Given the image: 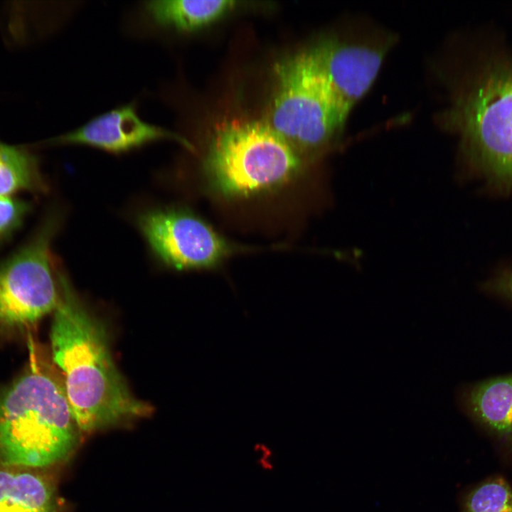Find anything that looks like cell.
<instances>
[{"label": "cell", "mask_w": 512, "mask_h": 512, "mask_svg": "<svg viewBox=\"0 0 512 512\" xmlns=\"http://www.w3.org/2000/svg\"><path fill=\"white\" fill-rule=\"evenodd\" d=\"M137 224L159 259L176 270L209 267L228 254L224 240L186 209L149 210L138 217Z\"/></svg>", "instance_id": "52a82bcc"}, {"label": "cell", "mask_w": 512, "mask_h": 512, "mask_svg": "<svg viewBox=\"0 0 512 512\" xmlns=\"http://www.w3.org/2000/svg\"><path fill=\"white\" fill-rule=\"evenodd\" d=\"M234 1L151 0L141 2L128 17V30L139 37H165L195 31L215 20Z\"/></svg>", "instance_id": "30bf717a"}, {"label": "cell", "mask_w": 512, "mask_h": 512, "mask_svg": "<svg viewBox=\"0 0 512 512\" xmlns=\"http://www.w3.org/2000/svg\"><path fill=\"white\" fill-rule=\"evenodd\" d=\"M204 165L220 193L245 196L288 181L300 161L294 148L269 123L232 122L215 132Z\"/></svg>", "instance_id": "3957f363"}, {"label": "cell", "mask_w": 512, "mask_h": 512, "mask_svg": "<svg viewBox=\"0 0 512 512\" xmlns=\"http://www.w3.org/2000/svg\"><path fill=\"white\" fill-rule=\"evenodd\" d=\"M454 114L474 155L495 178L512 186V70L489 75Z\"/></svg>", "instance_id": "8992f818"}, {"label": "cell", "mask_w": 512, "mask_h": 512, "mask_svg": "<svg viewBox=\"0 0 512 512\" xmlns=\"http://www.w3.org/2000/svg\"><path fill=\"white\" fill-rule=\"evenodd\" d=\"M457 400L475 422L512 446V374L464 387Z\"/></svg>", "instance_id": "8fae6325"}, {"label": "cell", "mask_w": 512, "mask_h": 512, "mask_svg": "<svg viewBox=\"0 0 512 512\" xmlns=\"http://www.w3.org/2000/svg\"><path fill=\"white\" fill-rule=\"evenodd\" d=\"M50 483L29 468L0 466V512H55Z\"/></svg>", "instance_id": "7c38bea8"}, {"label": "cell", "mask_w": 512, "mask_h": 512, "mask_svg": "<svg viewBox=\"0 0 512 512\" xmlns=\"http://www.w3.org/2000/svg\"><path fill=\"white\" fill-rule=\"evenodd\" d=\"M176 142L193 150L185 137L144 120L132 102L99 114L79 127L54 137L49 144L83 145L112 154H123L161 141Z\"/></svg>", "instance_id": "9c48e42d"}, {"label": "cell", "mask_w": 512, "mask_h": 512, "mask_svg": "<svg viewBox=\"0 0 512 512\" xmlns=\"http://www.w3.org/2000/svg\"><path fill=\"white\" fill-rule=\"evenodd\" d=\"M498 290L512 299V274L499 284Z\"/></svg>", "instance_id": "e0dca14e"}, {"label": "cell", "mask_w": 512, "mask_h": 512, "mask_svg": "<svg viewBox=\"0 0 512 512\" xmlns=\"http://www.w3.org/2000/svg\"><path fill=\"white\" fill-rule=\"evenodd\" d=\"M58 223L50 217L28 244L0 264V327L31 324L56 308L60 294L50 245Z\"/></svg>", "instance_id": "5b68a950"}, {"label": "cell", "mask_w": 512, "mask_h": 512, "mask_svg": "<svg viewBox=\"0 0 512 512\" xmlns=\"http://www.w3.org/2000/svg\"><path fill=\"white\" fill-rule=\"evenodd\" d=\"M462 512H512V488L501 477L487 479L464 496Z\"/></svg>", "instance_id": "5bb4252c"}, {"label": "cell", "mask_w": 512, "mask_h": 512, "mask_svg": "<svg viewBox=\"0 0 512 512\" xmlns=\"http://www.w3.org/2000/svg\"><path fill=\"white\" fill-rule=\"evenodd\" d=\"M80 429L63 383L32 369L0 393V464L25 468L66 459Z\"/></svg>", "instance_id": "7a4b0ae2"}, {"label": "cell", "mask_w": 512, "mask_h": 512, "mask_svg": "<svg viewBox=\"0 0 512 512\" xmlns=\"http://www.w3.org/2000/svg\"><path fill=\"white\" fill-rule=\"evenodd\" d=\"M50 331L53 359L80 431L92 432L149 415L151 407L129 390L112 358L104 324L82 303L61 271Z\"/></svg>", "instance_id": "6da1fadb"}, {"label": "cell", "mask_w": 512, "mask_h": 512, "mask_svg": "<svg viewBox=\"0 0 512 512\" xmlns=\"http://www.w3.org/2000/svg\"><path fill=\"white\" fill-rule=\"evenodd\" d=\"M392 38H327L312 50L328 85L348 117L375 81Z\"/></svg>", "instance_id": "ba28073f"}, {"label": "cell", "mask_w": 512, "mask_h": 512, "mask_svg": "<svg viewBox=\"0 0 512 512\" xmlns=\"http://www.w3.org/2000/svg\"><path fill=\"white\" fill-rule=\"evenodd\" d=\"M46 189L36 156L24 148L0 142V196Z\"/></svg>", "instance_id": "4fadbf2b"}, {"label": "cell", "mask_w": 512, "mask_h": 512, "mask_svg": "<svg viewBox=\"0 0 512 512\" xmlns=\"http://www.w3.org/2000/svg\"><path fill=\"white\" fill-rule=\"evenodd\" d=\"M255 451L260 454L258 462L261 467L267 471L272 469V464L270 462L272 455L271 450L263 444H257L255 447Z\"/></svg>", "instance_id": "2e32d148"}, {"label": "cell", "mask_w": 512, "mask_h": 512, "mask_svg": "<svg viewBox=\"0 0 512 512\" xmlns=\"http://www.w3.org/2000/svg\"><path fill=\"white\" fill-rule=\"evenodd\" d=\"M277 82L269 124L294 148L315 150L341 132L347 116L337 104L312 48L274 66Z\"/></svg>", "instance_id": "277c9868"}, {"label": "cell", "mask_w": 512, "mask_h": 512, "mask_svg": "<svg viewBox=\"0 0 512 512\" xmlns=\"http://www.w3.org/2000/svg\"><path fill=\"white\" fill-rule=\"evenodd\" d=\"M28 210V204L11 196H0V239L13 233Z\"/></svg>", "instance_id": "9a60e30c"}]
</instances>
